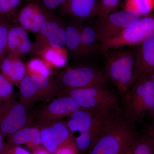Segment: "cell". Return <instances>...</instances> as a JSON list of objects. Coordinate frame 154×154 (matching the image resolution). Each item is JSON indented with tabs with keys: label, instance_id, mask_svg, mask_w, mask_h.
Listing matches in <instances>:
<instances>
[{
	"label": "cell",
	"instance_id": "7c38bea8",
	"mask_svg": "<svg viewBox=\"0 0 154 154\" xmlns=\"http://www.w3.org/2000/svg\"><path fill=\"white\" fill-rule=\"evenodd\" d=\"M61 96L45 105L38 111V121L59 120L80 110H83L70 96L61 94Z\"/></svg>",
	"mask_w": 154,
	"mask_h": 154
},
{
	"label": "cell",
	"instance_id": "5bb4252c",
	"mask_svg": "<svg viewBox=\"0 0 154 154\" xmlns=\"http://www.w3.org/2000/svg\"><path fill=\"white\" fill-rule=\"evenodd\" d=\"M51 16L52 15L31 2L24 6L20 11L18 21L25 30L38 33L46 19Z\"/></svg>",
	"mask_w": 154,
	"mask_h": 154
},
{
	"label": "cell",
	"instance_id": "4fadbf2b",
	"mask_svg": "<svg viewBox=\"0 0 154 154\" xmlns=\"http://www.w3.org/2000/svg\"><path fill=\"white\" fill-rule=\"evenodd\" d=\"M138 45L134 55L136 79L148 76L154 70V33Z\"/></svg>",
	"mask_w": 154,
	"mask_h": 154
},
{
	"label": "cell",
	"instance_id": "30bf717a",
	"mask_svg": "<svg viewBox=\"0 0 154 154\" xmlns=\"http://www.w3.org/2000/svg\"><path fill=\"white\" fill-rule=\"evenodd\" d=\"M37 123L41 131L42 144L52 154L60 147L74 141L66 122L37 120Z\"/></svg>",
	"mask_w": 154,
	"mask_h": 154
},
{
	"label": "cell",
	"instance_id": "8fae6325",
	"mask_svg": "<svg viewBox=\"0 0 154 154\" xmlns=\"http://www.w3.org/2000/svg\"><path fill=\"white\" fill-rule=\"evenodd\" d=\"M65 23L54 15L50 16L38 32L34 51L45 47L65 48Z\"/></svg>",
	"mask_w": 154,
	"mask_h": 154
},
{
	"label": "cell",
	"instance_id": "ffe728a7",
	"mask_svg": "<svg viewBox=\"0 0 154 154\" xmlns=\"http://www.w3.org/2000/svg\"><path fill=\"white\" fill-rule=\"evenodd\" d=\"M42 59L51 67H62L67 61V51L66 48H57L45 46L36 51Z\"/></svg>",
	"mask_w": 154,
	"mask_h": 154
},
{
	"label": "cell",
	"instance_id": "603a6c76",
	"mask_svg": "<svg viewBox=\"0 0 154 154\" xmlns=\"http://www.w3.org/2000/svg\"><path fill=\"white\" fill-rule=\"evenodd\" d=\"M154 140L145 134L138 138L128 150L129 154H154Z\"/></svg>",
	"mask_w": 154,
	"mask_h": 154
},
{
	"label": "cell",
	"instance_id": "ac0fdd59",
	"mask_svg": "<svg viewBox=\"0 0 154 154\" xmlns=\"http://www.w3.org/2000/svg\"><path fill=\"white\" fill-rule=\"evenodd\" d=\"M8 143L11 145L25 144L40 146L42 144L41 131L38 125L30 124L23 127L11 135L9 136Z\"/></svg>",
	"mask_w": 154,
	"mask_h": 154
},
{
	"label": "cell",
	"instance_id": "d590c367",
	"mask_svg": "<svg viewBox=\"0 0 154 154\" xmlns=\"http://www.w3.org/2000/svg\"><path fill=\"white\" fill-rule=\"evenodd\" d=\"M150 114L151 116L152 119H153L154 121V106L151 110L150 111L149 113Z\"/></svg>",
	"mask_w": 154,
	"mask_h": 154
},
{
	"label": "cell",
	"instance_id": "d6986e66",
	"mask_svg": "<svg viewBox=\"0 0 154 154\" xmlns=\"http://www.w3.org/2000/svg\"><path fill=\"white\" fill-rule=\"evenodd\" d=\"M19 58L4 60L1 63V69L2 74L12 84L19 86L27 73L26 66Z\"/></svg>",
	"mask_w": 154,
	"mask_h": 154
},
{
	"label": "cell",
	"instance_id": "52a82bcc",
	"mask_svg": "<svg viewBox=\"0 0 154 154\" xmlns=\"http://www.w3.org/2000/svg\"><path fill=\"white\" fill-rule=\"evenodd\" d=\"M154 33V16L141 17L129 27L100 45L106 51L137 45Z\"/></svg>",
	"mask_w": 154,
	"mask_h": 154
},
{
	"label": "cell",
	"instance_id": "3957f363",
	"mask_svg": "<svg viewBox=\"0 0 154 154\" xmlns=\"http://www.w3.org/2000/svg\"><path fill=\"white\" fill-rule=\"evenodd\" d=\"M134 56L128 50L109 54L106 63V74L121 94L129 90L136 80Z\"/></svg>",
	"mask_w": 154,
	"mask_h": 154
},
{
	"label": "cell",
	"instance_id": "4316f807",
	"mask_svg": "<svg viewBox=\"0 0 154 154\" xmlns=\"http://www.w3.org/2000/svg\"><path fill=\"white\" fill-rule=\"evenodd\" d=\"M14 88L13 84L3 74H0V98L3 101L13 99Z\"/></svg>",
	"mask_w": 154,
	"mask_h": 154
},
{
	"label": "cell",
	"instance_id": "f1b7e54d",
	"mask_svg": "<svg viewBox=\"0 0 154 154\" xmlns=\"http://www.w3.org/2000/svg\"><path fill=\"white\" fill-rule=\"evenodd\" d=\"M0 154H31L25 149L19 145H11L5 143Z\"/></svg>",
	"mask_w": 154,
	"mask_h": 154
},
{
	"label": "cell",
	"instance_id": "484cf974",
	"mask_svg": "<svg viewBox=\"0 0 154 154\" xmlns=\"http://www.w3.org/2000/svg\"><path fill=\"white\" fill-rule=\"evenodd\" d=\"M67 0H33L35 3L48 14L54 15L56 11L60 8Z\"/></svg>",
	"mask_w": 154,
	"mask_h": 154
},
{
	"label": "cell",
	"instance_id": "7402d4cb",
	"mask_svg": "<svg viewBox=\"0 0 154 154\" xmlns=\"http://www.w3.org/2000/svg\"><path fill=\"white\" fill-rule=\"evenodd\" d=\"M80 33L83 47L89 54L95 43L97 42L96 28L80 21Z\"/></svg>",
	"mask_w": 154,
	"mask_h": 154
},
{
	"label": "cell",
	"instance_id": "7a4b0ae2",
	"mask_svg": "<svg viewBox=\"0 0 154 154\" xmlns=\"http://www.w3.org/2000/svg\"><path fill=\"white\" fill-rule=\"evenodd\" d=\"M125 118L133 123L149 113L154 106V82L147 76L139 77L123 95Z\"/></svg>",
	"mask_w": 154,
	"mask_h": 154
},
{
	"label": "cell",
	"instance_id": "e0dca14e",
	"mask_svg": "<svg viewBox=\"0 0 154 154\" xmlns=\"http://www.w3.org/2000/svg\"><path fill=\"white\" fill-rule=\"evenodd\" d=\"M80 21L66 23L65 48L67 52L78 57H86L89 54L81 42L80 33Z\"/></svg>",
	"mask_w": 154,
	"mask_h": 154
},
{
	"label": "cell",
	"instance_id": "ba28073f",
	"mask_svg": "<svg viewBox=\"0 0 154 154\" xmlns=\"http://www.w3.org/2000/svg\"><path fill=\"white\" fill-rule=\"evenodd\" d=\"M28 110L20 101L13 99L3 102L0 106V132L4 137L30 124Z\"/></svg>",
	"mask_w": 154,
	"mask_h": 154
},
{
	"label": "cell",
	"instance_id": "9a60e30c",
	"mask_svg": "<svg viewBox=\"0 0 154 154\" xmlns=\"http://www.w3.org/2000/svg\"><path fill=\"white\" fill-rule=\"evenodd\" d=\"M98 0H67L59 9L60 14L82 21L97 14Z\"/></svg>",
	"mask_w": 154,
	"mask_h": 154
},
{
	"label": "cell",
	"instance_id": "74e56055",
	"mask_svg": "<svg viewBox=\"0 0 154 154\" xmlns=\"http://www.w3.org/2000/svg\"><path fill=\"white\" fill-rule=\"evenodd\" d=\"M129 154V153H128V152H127L126 153V154Z\"/></svg>",
	"mask_w": 154,
	"mask_h": 154
},
{
	"label": "cell",
	"instance_id": "e575fe53",
	"mask_svg": "<svg viewBox=\"0 0 154 154\" xmlns=\"http://www.w3.org/2000/svg\"><path fill=\"white\" fill-rule=\"evenodd\" d=\"M148 77L151 80H152L153 82H154V70L148 76Z\"/></svg>",
	"mask_w": 154,
	"mask_h": 154
},
{
	"label": "cell",
	"instance_id": "f546056e",
	"mask_svg": "<svg viewBox=\"0 0 154 154\" xmlns=\"http://www.w3.org/2000/svg\"><path fill=\"white\" fill-rule=\"evenodd\" d=\"M4 23H0V60L7 46L8 29Z\"/></svg>",
	"mask_w": 154,
	"mask_h": 154
},
{
	"label": "cell",
	"instance_id": "d4e9b609",
	"mask_svg": "<svg viewBox=\"0 0 154 154\" xmlns=\"http://www.w3.org/2000/svg\"><path fill=\"white\" fill-rule=\"evenodd\" d=\"M119 0H99L97 14L99 20H103L115 12Z\"/></svg>",
	"mask_w": 154,
	"mask_h": 154
},
{
	"label": "cell",
	"instance_id": "2e32d148",
	"mask_svg": "<svg viewBox=\"0 0 154 154\" xmlns=\"http://www.w3.org/2000/svg\"><path fill=\"white\" fill-rule=\"evenodd\" d=\"M7 46L18 57L27 54L33 48L27 31L21 25L15 26L9 30Z\"/></svg>",
	"mask_w": 154,
	"mask_h": 154
},
{
	"label": "cell",
	"instance_id": "277c9868",
	"mask_svg": "<svg viewBox=\"0 0 154 154\" xmlns=\"http://www.w3.org/2000/svg\"><path fill=\"white\" fill-rule=\"evenodd\" d=\"M19 87L20 102L28 109L37 102H47L60 94L61 88L54 78L27 75Z\"/></svg>",
	"mask_w": 154,
	"mask_h": 154
},
{
	"label": "cell",
	"instance_id": "9c48e42d",
	"mask_svg": "<svg viewBox=\"0 0 154 154\" xmlns=\"http://www.w3.org/2000/svg\"><path fill=\"white\" fill-rule=\"evenodd\" d=\"M141 17L127 10L113 12L105 19L99 20L96 28L97 42L102 44L126 29Z\"/></svg>",
	"mask_w": 154,
	"mask_h": 154
},
{
	"label": "cell",
	"instance_id": "8992f818",
	"mask_svg": "<svg viewBox=\"0 0 154 154\" xmlns=\"http://www.w3.org/2000/svg\"><path fill=\"white\" fill-rule=\"evenodd\" d=\"M61 90H72L105 87L107 82L106 73L94 67L84 66L65 70L54 78Z\"/></svg>",
	"mask_w": 154,
	"mask_h": 154
},
{
	"label": "cell",
	"instance_id": "4dcf8cb0",
	"mask_svg": "<svg viewBox=\"0 0 154 154\" xmlns=\"http://www.w3.org/2000/svg\"><path fill=\"white\" fill-rule=\"evenodd\" d=\"M53 154H79L74 141L70 142L60 147Z\"/></svg>",
	"mask_w": 154,
	"mask_h": 154
},
{
	"label": "cell",
	"instance_id": "8d00e7d4",
	"mask_svg": "<svg viewBox=\"0 0 154 154\" xmlns=\"http://www.w3.org/2000/svg\"><path fill=\"white\" fill-rule=\"evenodd\" d=\"M3 102H4V101H3V100L0 98V106H1V105H2V104Z\"/></svg>",
	"mask_w": 154,
	"mask_h": 154
},
{
	"label": "cell",
	"instance_id": "cb8c5ba5",
	"mask_svg": "<svg viewBox=\"0 0 154 154\" xmlns=\"http://www.w3.org/2000/svg\"><path fill=\"white\" fill-rule=\"evenodd\" d=\"M154 8V0H126L124 10L140 16L147 15Z\"/></svg>",
	"mask_w": 154,
	"mask_h": 154
},
{
	"label": "cell",
	"instance_id": "1f68e13d",
	"mask_svg": "<svg viewBox=\"0 0 154 154\" xmlns=\"http://www.w3.org/2000/svg\"><path fill=\"white\" fill-rule=\"evenodd\" d=\"M30 149L32 151L31 154H52L41 145L33 146Z\"/></svg>",
	"mask_w": 154,
	"mask_h": 154
},
{
	"label": "cell",
	"instance_id": "5b68a950",
	"mask_svg": "<svg viewBox=\"0 0 154 154\" xmlns=\"http://www.w3.org/2000/svg\"><path fill=\"white\" fill-rule=\"evenodd\" d=\"M60 94L70 96L83 110H116L118 102L117 96L103 86L63 90Z\"/></svg>",
	"mask_w": 154,
	"mask_h": 154
},
{
	"label": "cell",
	"instance_id": "44dd1931",
	"mask_svg": "<svg viewBox=\"0 0 154 154\" xmlns=\"http://www.w3.org/2000/svg\"><path fill=\"white\" fill-rule=\"evenodd\" d=\"M27 75L30 76L48 78L52 74L51 67L42 59L34 58L30 60L26 65Z\"/></svg>",
	"mask_w": 154,
	"mask_h": 154
},
{
	"label": "cell",
	"instance_id": "6da1fadb",
	"mask_svg": "<svg viewBox=\"0 0 154 154\" xmlns=\"http://www.w3.org/2000/svg\"><path fill=\"white\" fill-rule=\"evenodd\" d=\"M133 123L115 111L103 126L88 154H125L138 138Z\"/></svg>",
	"mask_w": 154,
	"mask_h": 154
},
{
	"label": "cell",
	"instance_id": "d6a6232c",
	"mask_svg": "<svg viewBox=\"0 0 154 154\" xmlns=\"http://www.w3.org/2000/svg\"><path fill=\"white\" fill-rule=\"evenodd\" d=\"M146 134L154 140V125L147 128L146 131Z\"/></svg>",
	"mask_w": 154,
	"mask_h": 154
},
{
	"label": "cell",
	"instance_id": "836d02e7",
	"mask_svg": "<svg viewBox=\"0 0 154 154\" xmlns=\"http://www.w3.org/2000/svg\"><path fill=\"white\" fill-rule=\"evenodd\" d=\"M4 137L3 135L0 132V153L2 152L5 144L4 143Z\"/></svg>",
	"mask_w": 154,
	"mask_h": 154
},
{
	"label": "cell",
	"instance_id": "83f0119b",
	"mask_svg": "<svg viewBox=\"0 0 154 154\" xmlns=\"http://www.w3.org/2000/svg\"><path fill=\"white\" fill-rule=\"evenodd\" d=\"M22 0H0V13L7 14L16 10Z\"/></svg>",
	"mask_w": 154,
	"mask_h": 154
}]
</instances>
